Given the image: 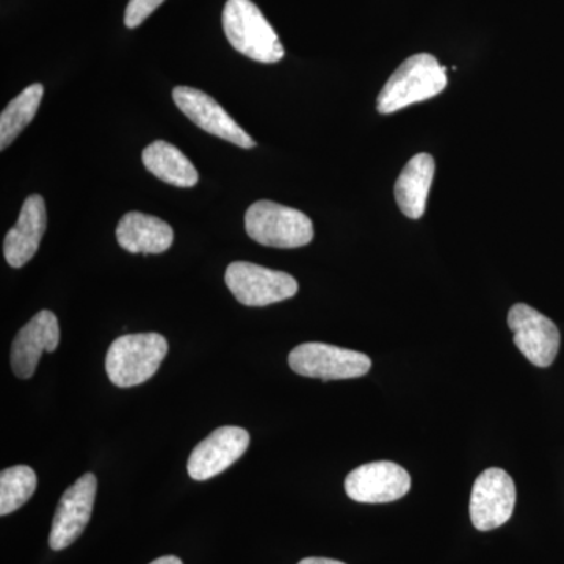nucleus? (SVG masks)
Here are the masks:
<instances>
[{
  "label": "nucleus",
  "mask_w": 564,
  "mask_h": 564,
  "mask_svg": "<svg viewBox=\"0 0 564 564\" xmlns=\"http://www.w3.org/2000/svg\"><path fill=\"white\" fill-rule=\"evenodd\" d=\"M61 344V326L57 315L40 311L14 337L11 345V369L22 380L35 373L41 355L57 350Z\"/></svg>",
  "instance_id": "13"
},
{
  "label": "nucleus",
  "mask_w": 564,
  "mask_h": 564,
  "mask_svg": "<svg viewBox=\"0 0 564 564\" xmlns=\"http://www.w3.org/2000/svg\"><path fill=\"white\" fill-rule=\"evenodd\" d=\"M44 87L33 84L20 93L0 115V150H7L20 133L31 124L40 109Z\"/></svg>",
  "instance_id": "18"
},
{
  "label": "nucleus",
  "mask_w": 564,
  "mask_h": 564,
  "mask_svg": "<svg viewBox=\"0 0 564 564\" xmlns=\"http://www.w3.org/2000/svg\"><path fill=\"white\" fill-rule=\"evenodd\" d=\"M169 352V343L158 333L126 334L111 343L106 372L118 388H133L151 380Z\"/></svg>",
  "instance_id": "3"
},
{
  "label": "nucleus",
  "mask_w": 564,
  "mask_h": 564,
  "mask_svg": "<svg viewBox=\"0 0 564 564\" xmlns=\"http://www.w3.org/2000/svg\"><path fill=\"white\" fill-rule=\"evenodd\" d=\"M447 68L430 54H415L399 66L377 99V110L381 115H391L429 101L447 88Z\"/></svg>",
  "instance_id": "1"
},
{
  "label": "nucleus",
  "mask_w": 564,
  "mask_h": 564,
  "mask_svg": "<svg viewBox=\"0 0 564 564\" xmlns=\"http://www.w3.org/2000/svg\"><path fill=\"white\" fill-rule=\"evenodd\" d=\"M411 489V477L399 464L375 462L359 466L345 478V491L359 503H389Z\"/></svg>",
  "instance_id": "9"
},
{
  "label": "nucleus",
  "mask_w": 564,
  "mask_h": 564,
  "mask_svg": "<svg viewBox=\"0 0 564 564\" xmlns=\"http://www.w3.org/2000/svg\"><path fill=\"white\" fill-rule=\"evenodd\" d=\"M163 2L165 0H129L124 14L126 28H139Z\"/></svg>",
  "instance_id": "20"
},
{
  "label": "nucleus",
  "mask_w": 564,
  "mask_h": 564,
  "mask_svg": "<svg viewBox=\"0 0 564 564\" xmlns=\"http://www.w3.org/2000/svg\"><path fill=\"white\" fill-rule=\"evenodd\" d=\"M117 242L132 254H162L174 242L169 223L141 212H128L117 226Z\"/></svg>",
  "instance_id": "15"
},
{
  "label": "nucleus",
  "mask_w": 564,
  "mask_h": 564,
  "mask_svg": "<svg viewBox=\"0 0 564 564\" xmlns=\"http://www.w3.org/2000/svg\"><path fill=\"white\" fill-rule=\"evenodd\" d=\"M223 31L231 46L259 63H278L285 51L280 36L251 0H228L223 10Z\"/></svg>",
  "instance_id": "2"
},
{
  "label": "nucleus",
  "mask_w": 564,
  "mask_h": 564,
  "mask_svg": "<svg viewBox=\"0 0 564 564\" xmlns=\"http://www.w3.org/2000/svg\"><path fill=\"white\" fill-rule=\"evenodd\" d=\"M245 229L254 242L281 250L306 247L314 239L307 215L273 202L252 204L245 214Z\"/></svg>",
  "instance_id": "4"
},
{
  "label": "nucleus",
  "mask_w": 564,
  "mask_h": 564,
  "mask_svg": "<svg viewBox=\"0 0 564 564\" xmlns=\"http://www.w3.org/2000/svg\"><path fill=\"white\" fill-rule=\"evenodd\" d=\"M173 99L177 109L203 131L237 144L243 150L256 147V141L207 93L198 90V88L176 87L173 90Z\"/></svg>",
  "instance_id": "10"
},
{
  "label": "nucleus",
  "mask_w": 564,
  "mask_h": 564,
  "mask_svg": "<svg viewBox=\"0 0 564 564\" xmlns=\"http://www.w3.org/2000/svg\"><path fill=\"white\" fill-rule=\"evenodd\" d=\"M299 564H345L343 562H337V560L332 558H304Z\"/></svg>",
  "instance_id": "21"
},
{
  "label": "nucleus",
  "mask_w": 564,
  "mask_h": 564,
  "mask_svg": "<svg viewBox=\"0 0 564 564\" xmlns=\"http://www.w3.org/2000/svg\"><path fill=\"white\" fill-rule=\"evenodd\" d=\"M250 445V433L240 426H220L193 448L188 475L196 481L217 477L242 458Z\"/></svg>",
  "instance_id": "11"
},
{
  "label": "nucleus",
  "mask_w": 564,
  "mask_h": 564,
  "mask_svg": "<svg viewBox=\"0 0 564 564\" xmlns=\"http://www.w3.org/2000/svg\"><path fill=\"white\" fill-rule=\"evenodd\" d=\"M141 159L148 172L166 184L181 188H191L198 184L199 174L195 165L169 141H154L144 148Z\"/></svg>",
  "instance_id": "17"
},
{
  "label": "nucleus",
  "mask_w": 564,
  "mask_h": 564,
  "mask_svg": "<svg viewBox=\"0 0 564 564\" xmlns=\"http://www.w3.org/2000/svg\"><path fill=\"white\" fill-rule=\"evenodd\" d=\"M39 478L29 466H13L0 474V516L20 510L35 494Z\"/></svg>",
  "instance_id": "19"
},
{
  "label": "nucleus",
  "mask_w": 564,
  "mask_h": 564,
  "mask_svg": "<svg viewBox=\"0 0 564 564\" xmlns=\"http://www.w3.org/2000/svg\"><path fill=\"white\" fill-rule=\"evenodd\" d=\"M293 372L317 380H351L361 378L372 367V359L361 351L347 350L322 343H307L293 348L289 355Z\"/></svg>",
  "instance_id": "5"
},
{
  "label": "nucleus",
  "mask_w": 564,
  "mask_h": 564,
  "mask_svg": "<svg viewBox=\"0 0 564 564\" xmlns=\"http://www.w3.org/2000/svg\"><path fill=\"white\" fill-rule=\"evenodd\" d=\"M225 282L237 302L251 307L284 302L299 293V282L291 274L251 262H232Z\"/></svg>",
  "instance_id": "6"
},
{
  "label": "nucleus",
  "mask_w": 564,
  "mask_h": 564,
  "mask_svg": "<svg viewBox=\"0 0 564 564\" xmlns=\"http://www.w3.org/2000/svg\"><path fill=\"white\" fill-rule=\"evenodd\" d=\"M96 488H98V480L95 474H85L63 494L52 522L50 534L52 551L69 547L84 533L95 507Z\"/></svg>",
  "instance_id": "12"
},
{
  "label": "nucleus",
  "mask_w": 564,
  "mask_h": 564,
  "mask_svg": "<svg viewBox=\"0 0 564 564\" xmlns=\"http://www.w3.org/2000/svg\"><path fill=\"white\" fill-rule=\"evenodd\" d=\"M151 564H182L181 560L177 556L166 555L161 556V558L154 560Z\"/></svg>",
  "instance_id": "22"
},
{
  "label": "nucleus",
  "mask_w": 564,
  "mask_h": 564,
  "mask_svg": "<svg viewBox=\"0 0 564 564\" xmlns=\"http://www.w3.org/2000/svg\"><path fill=\"white\" fill-rule=\"evenodd\" d=\"M434 172H436L434 159L426 152H421L404 165L395 182L393 192H395L397 204L411 220H419L425 214Z\"/></svg>",
  "instance_id": "16"
},
{
  "label": "nucleus",
  "mask_w": 564,
  "mask_h": 564,
  "mask_svg": "<svg viewBox=\"0 0 564 564\" xmlns=\"http://www.w3.org/2000/svg\"><path fill=\"white\" fill-rule=\"evenodd\" d=\"M47 214L43 196L31 195L22 204L17 225L7 232L3 240V256L13 269H21L39 251L46 232Z\"/></svg>",
  "instance_id": "14"
},
{
  "label": "nucleus",
  "mask_w": 564,
  "mask_h": 564,
  "mask_svg": "<svg viewBox=\"0 0 564 564\" xmlns=\"http://www.w3.org/2000/svg\"><path fill=\"white\" fill-rule=\"evenodd\" d=\"M508 326L514 334L516 347L533 366L549 367L554 364L562 337L551 318L529 304L518 303L508 313Z\"/></svg>",
  "instance_id": "8"
},
{
  "label": "nucleus",
  "mask_w": 564,
  "mask_h": 564,
  "mask_svg": "<svg viewBox=\"0 0 564 564\" xmlns=\"http://www.w3.org/2000/svg\"><path fill=\"white\" fill-rule=\"evenodd\" d=\"M514 505V481L503 469L491 467L475 480L470 496V519L475 529L489 532L507 524Z\"/></svg>",
  "instance_id": "7"
}]
</instances>
